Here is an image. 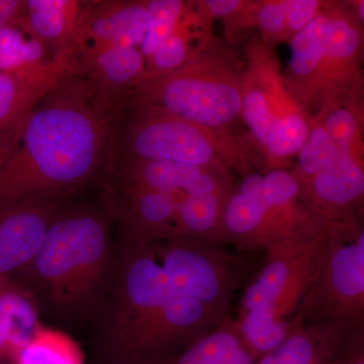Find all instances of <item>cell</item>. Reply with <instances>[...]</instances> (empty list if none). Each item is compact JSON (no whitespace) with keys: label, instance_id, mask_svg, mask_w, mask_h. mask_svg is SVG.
<instances>
[{"label":"cell","instance_id":"obj_1","mask_svg":"<svg viewBox=\"0 0 364 364\" xmlns=\"http://www.w3.org/2000/svg\"><path fill=\"white\" fill-rule=\"evenodd\" d=\"M117 121L98 111L85 86L38 105L21 123L0 173V208L35 193H72L105 173L116 149Z\"/></svg>","mask_w":364,"mask_h":364},{"label":"cell","instance_id":"obj_2","mask_svg":"<svg viewBox=\"0 0 364 364\" xmlns=\"http://www.w3.org/2000/svg\"><path fill=\"white\" fill-rule=\"evenodd\" d=\"M100 305L105 346L126 359L189 346L215 326L205 306L172 286L152 244L119 247L116 272Z\"/></svg>","mask_w":364,"mask_h":364},{"label":"cell","instance_id":"obj_3","mask_svg":"<svg viewBox=\"0 0 364 364\" xmlns=\"http://www.w3.org/2000/svg\"><path fill=\"white\" fill-rule=\"evenodd\" d=\"M112 218L88 205H66L48 228L33 259L13 275L40 311L70 321L100 305L116 272Z\"/></svg>","mask_w":364,"mask_h":364},{"label":"cell","instance_id":"obj_4","mask_svg":"<svg viewBox=\"0 0 364 364\" xmlns=\"http://www.w3.org/2000/svg\"><path fill=\"white\" fill-rule=\"evenodd\" d=\"M296 318L334 342L363 336L364 232L355 218L323 224L312 280Z\"/></svg>","mask_w":364,"mask_h":364},{"label":"cell","instance_id":"obj_5","mask_svg":"<svg viewBox=\"0 0 364 364\" xmlns=\"http://www.w3.org/2000/svg\"><path fill=\"white\" fill-rule=\"evenodd\" d=\"M242 77L230 53L208 45L177 70L144 82L128 109H148L221 130L241 114Z\"/></svg>","mask_w":364,"mask_h":364},{"label":"cell","instance_id":"obj_6","mask_svg":"<svg viewBox=\"0 0 364 364\" xmlns=\"http://www.w3.org/2000/svg\"><path fill=\"white\" fill-rule=\"evenodd\" d=\"M130 119L117 133L116 151L136 159L200 167H224L222 145L214 132L165 112L128 109Z\"/></svg>","mask_w":364,"mask_h":364},{"label":"cell","instance_id":"obj_7","mask_svg":"<svg viewBox=\"0 0 364 364\" xmlns=\"http://www.w3.org/2000/svg\"><path fill=\"white\" fill-rule=\"evenodd\" d=\"M152 247L172 286L220 318H228L244 272L238 258L195 241H157Z\"/></svg>","mask_w":364,"mask_h":364},{"label":"cell","instance_id":"obj_8","mask_svg":"<svg viewBox=\"0 0 364 364\" xmlns=\"http://www.w3.org/2000/svg\"><path fill=\"white\" fill-rule=\"evenodd\" d=\"M321 228L322 223L309 215L293 234L267 248V259L254 282L279 324H291L287 320L299 312L310 287Z\"/></svg>","mask_w":364,"mask_h":364},{"label":"cell","instance_id":"obj_9","mask_svg":"<svg viewBox=\"0 0 364 364\" xmlns=\"http://www.w3.org/2000/svg\"><path fill=\"white\" fill-rule=\"evenodd\" d=\"M76 76L85 78L91 102L102 112L119 119L134 91L146 78L140 49L85 42L74 53Z\"/></svg>","mask_w":364,"mask_h":364},{"label":"cell","instance_id":"obj_10","mask_svg":"<svg viewBox=\"0 0 364 364\" xmlns=\"http://www.w3.org/2000/svg\"><path fill=\"white\" fill-rule=\"evenodd\" d=\"M104 174L105 184L153 193L202 196L230 191L224 167L136 159L116 151Z\"/></svg>","mask_w":364,"mask_h":364},{"label":"cell","instance_id":"obj_11","mask_svg":"<svg viewBox=\"0 0 364 364\" xmlns=\"http://www.w3.org/2000/svg\"><path fill=\"white\" fill-rule=\"evenodd\" d=\"M72 193H35L0 208V277H13L39 250L53 220Z\"/></svg>","mask_w":364,"mask_h":364},{"label":"cell","instance_id":"obj_12","mask_svg":"<svg viewBox=\"0 0 364 364\" xmlns=\"http://www.w3.org/2000/svg\"><path fill=\"white\" fill-rule=\"evenodd\" d=\"M105 212L119 224L121 246L143 247L168 240L179 203L186 196L105 184Z\"/></svg>","mask_w":364,"mask_h":364},{"label":"cell","instance_id":"obj_13","mask_svg":"<svg viewBox=\"0 0 364 364\" xmlns=\"http://www.w3.org/2000/svg\"><path fill=\"white\" fill-rule=\"evenodd\" d=\"M330 23L324 56L314 82L311 105L320 100L322 117L345 97L353 82L354 71L363 48V30L355 16L336 4H329ZM310 105V107H311Z\"/></svg>","mask_w":364,"mask_h":364},{"label":"cell","instance_id":"obj_14","mask_svg":"<svg viewBox=\"0 0 364 364\" xmlns=\"http://www.w3.org/2000/svg\"><path fill=\"white\" fill-rule=\"evenodd\" d=\"M364 172L360 155L338 150L334 161L301 186L309 214L324 223L353 219L363 200Z\"/></svg>","mask_w":364,"mask_h":364},{"label":"cell","instance_id":"obj_15","mask_svg":"<svg viewBox=\"0 0 364 364\" xmlns=\"http://www.w3.org/2000/svg\"><path fill=\"white\" fill-rule=\"evenodd\" d=\"M73 59L57 55L52 63L23 74L0 72V145L18 136L26 117L64 81L75 77Z\"/></svg>","mask_w":364,"mask_h":364},{"label":"cell","instance_id":"obj_16","mask_svg":"<svg viewBox=\"0 0 364 364\" xmlns=\"http://www.w3.org/2000/svg\"><path fill=\"white\" fill-rule=\"evenodd\" d=\"M149 23L147 1H85L76 47L81 43L121 46L139 49Z\"/></svg>","mask_w":364,"mask_h":364},{"label":"cell","instance_id":"obj_17","mask_svg":"<svg viewBox=\"0 0 364 364\" xmlns=\"http://www.w3.org/2000/svg\"><path fill=\"white\" fill-rule=\"evenodd\" d=\"M329 23V4H325L317 18L289 41L291 59L284 85L305 114L310 107L314 82L324 56Z\"/></svg>","mask_w":364,"mask_h":364},{"label":"cell","instance_id":"obj_18","mask_svg":"<svg viewBox=\"0 0 364 364\" xmlns=\"http://www.w3.org/2000/svg\"><path fill=\"white\" fill-rule=\"evenodd\" d=\"M40 313L25 287L14 277H0V364H11L42 327Z\"/></svg>","mask_w":364,"mask_h":364},{"label":"cell","instance_id":"obj_19","mask_svg":"<svg viewBox=\"0 0 364 364\" xmlns=\"http://www.w3.org/2000/svg\"><path fill=\"white\" fill-rule=\"evenodd\" d=\"M85 6L79 0H25L23 18L53 58L74 55Z\"/></svg>","mask_w":364,"mask_h":364},{"label":"cell","instance_id":"obj_20","mask_svg":"<svg viewBox=\"0 0 364 364\" xmlns=\"http://www.w3.org/2000/svg\"><path fill=\"white\" fill-rule=\"evenodd\" d=\"M231 193L186 196L177 210L168 240H186L214 245L224 240L223 213Z\"/></svg>","mask_w":364,"mask_h":364},{"label":"cell","instance_id":"obj_21","mask_svg":"<svg viewBox=\"0 0 364 364\" xmlns=\"http://www.w3.org/2000/svg\"><path fill=\"white\" fill-rule=\"evenodd\" d=\"M269 203L263 196V176L244 177L237 193H231L223 213V228L226 239L249 247L259 229Z\"/></svg>","mask_w":364,"mask_h":364},{"label":"cell","instance_id":"obj_22","mask_svg":"<svg viewBox=\"0 0 364 364\" xmlns=\"http://www.w3.org/2000/svg\"><path fill=\"white\" fill-rule=\"evenodd\" d=\"M52 55L35 35L23 16L0 28V72L23 74L52 63Z\"/></svg>","mask_w":364,"mask_h":364},{"label":"cell","instance_id":"obj_23","mask_svg":"<svg viewBox=\"0 0 364 364\" xmlns=\"http://www.w3.org/2000/svg\"><path fill=\"white\" fill-rule=\"evenodd\" d=\"M198 16L186 9L173 32L160 45L149 58L146 59V78L144 82L155 80L181 68L205 48L193 46L200 37L193 32ZM143 82V83H144Z\"/></svg>","mask_w":364,"mask_h":364},{"label":"cell","instance_id":"obj_24","mask_svg":"<svg viewBox=\"0 0 364 364\" xmlns=\"http://www.w3.org/2000/svg\"><path fill=\"white\" fill-rule=\"evenodd\" d=\"M11 364H85L80 345L70 335L42 326Z\"/></svg>","mask_w":364,"mask_h":364},{"label":"cell","instance_id":"obj_25","mask_svg":"<svg viewBox=\"0 0 364 364\" xmlns=\"http://www.w3.org/2000/svg\"><path fill=\"white\" fill-rule=\"evenodd\" d=\"M244 344L238 323L227 318L212 332L186 347L174 364H224Z\"/></svg>","mask_w":364,"mask_h":364},{"label":"cell","instance_id":"obj_26","mask_svg":"<svg viewBox=\"0 0 364 364\" xmlns=\"http://www.w3.org/2000/svg\"><path fill=\"white\" fill-rule=\"evenodd\" d=\"M238 325L247 346L260 352L274 350L294 328V322L291 325L277 322L269 306L242 312Z\"/></svg>","mask_w":364,"mask_h":364},{"label":"cell","instance_id":"obj_27","mask_svg":"<svg viewBox=\"0 0 364 364\" xmlns=\"http://www.w3.org/2000/svg\"><path fill=\"white\" fill-rule=\"evenodd\" d=\"M338 149L326 130L322 119H310V133L305 145L299 152L298 176L299 188L314 176L324 171L337 156Z\"/></svg>","mask_w":364,"mask_h":364},{"label":"cell","instance_id":"obj_28","mask_svg":"<svg viewBox=\"0 0 364 364\" xmlns=\"http://www.w3.org/2000/svg\"><path fill=\"white\" fill-rule=\"evenodd\" d=\"M310 133V119L301 109L275 119L264 153L270 163L299 154Z\"/></svg>","mask_w":364,"mask_h":364},{"label":"cell","instance_id":"obj_29","mask_svg":"<svg viewBox=\"0 0 364 364\" xmlns=\"http://www.w3.org/2000/svg\"><path fill=\"white\" fill-rule=\"evenodd\" d=\"M241 114L252 132L254 138L265 151L274 126L275 117L264 91L251 72L243 77L242 82Z\"/></svg>","mask_w":364,"mask_h":364},{"label":"cell","instance_id":"obj_30","mask_svg":"<svg viewBox=\"0 0 364 364\" xmlns=\"http://www.w3.org/2000/svg\"><path fill=\"white\" fill-rule=\"evenodd\" d=\"M188 4L181 0H149L147 1L149 23L140 49L144 58L154 54L160 45L173 32Z\"/></svg>","mask_w":364,"mask_h":364},{"label":"cell","instance_id":"obj_31","mask_svg":"<svg viewBox=\"0 0 364 364\" xmlns=\"http://www.w3.org/2000/svg\"><path fill=\"white\" fill-rule=\"evenodd\" d=\"M326 337L312 328L294 320V328L287 339L258 364H313L317 355V345Z\"/></svg>","mask_w":364,"mask_h":364},{"label":"cell","instance_id":"obj_32","mask_svg":"<svg viewBox=\"0 0 364 364\" xmlns=\"http://www.w3.org/2000/svg\"><path fill=\"white\" fill-rule=\"evenodd\" d=\"M318 119H322L337 149L349 151L361 156L360 116L353 107L338 105Z\"/></svg>","mask_w":364,"mask_h":364},{"label":"cell","instance_id":"obj_33","mask_svg":"<svg viewBox=\"0 0 364 364\" xmlns=\"http://www.w3.org/2000/svg\"><path fill=\"white\" fill-rule=\"evenodd\" d=\"M289 0L264 1L256 7L254 23L268 40H284Z\"/></svg>","mask_w":364,"mask_h":364},{"label":"cell","instance_id":"obj_34","mask_svg":"<svg viewBox=\"0 0 364 364\" xmlns=\"http://www.w3.org/2000/svg\"><path fill=\"white\" fill-rule=\"evenodd\" d=\"M324 4L318 0H289L284 40L291 41L314 18H317L325 6Z\"/></svg>","mask_w":364,"mask_h":364},{"label":"cell","instance_id":"obj_35","mask_svg":"<svg viewBox=\"0 0 364 364\" xmlns=\"http://www.w3.org/2000/svg\"><path fill=\"white\" fill-rule=\"evenodd\" d=\"M200 4V6L202 7L200 13L227 18L244 13L245 9L250 6V2L241 0H207Z\"/></svg>","mask_w":364,"mask_h":364},{"label":"cell","instance_id":"obj_36","mask_svg":"<svg viewBox=\"0 0 364 364\" xmlns=\"http://www.w3.org/2000/svg\"><path fill=\"white\" fill-rule=\"evenodd\" d=\"M25 0H0V28L23 14Z\"/></svg>","mask_w":364,"mask_h":364},{"label":"cell","instance_id":"obj_37","mask_svg":"<svg viewBox=\"0 0 364 364\" xmlns=\"http://www.w3.org/2000/svg\"><path fill=\"white\" fill-rule=\"evenodd\" d=\"M224 364H253V358L245 346L239 349L231 358L228 359Z\"/></svg>","mask_w":364,"mask_h":364},{"label":"cell","instance_id":"obj_38","mask_svg":"<svg viewBox=\"0 0 364 364\" xmlns=\"http://www.w3.org/2000/svg\"><path fill=\"white\" fill-rule=\"evenodd\" d=\"M18 136L13 139V140L9 141V142L0 145V173H1L2 168H4V164H6L7 158L9 157L14 147H16Z\"/></svg>","mask_w":364,"mask_h":364},{"label":"cell","instance_id":"obj_39","mask_svg":"<svg viewBox=\"0 0 364 364\" xmlns=\"http://www.w3.org/2000/svg\"><path fill=\"white\" fill-rule=\"evenodd\" d=\"M354 16H355L356 20L359 21V23L363 25L364 20V1L361 0V1L356 2L355 9H354Z\"/></svg>","mask_w":364,"mask_h":364},{"label":"cell","instance_id":"obj_40","mask_svg":"<svg viewBox=\"0 0 364 364\" xmlns=\"http://www.w3.org/2000/svg\"><path fill=\"white\" fill-rule=\"evenodd\" d=\"M353 364H364L363 359H359V360L355 361Z\"/></svg>","mask_w":364,"mask_h":364},{"label":"cell","instance_id":"obj_41","mask_svg":"<svg viewBox=\"0 0 364 364\" xmlns=\"http://www.w3.org/2000/svg\"><path fill=\"white\" fill-rule=\"evenodd\" d=\"M313 364H315V363H314Z\"/></svg>","mask_w":364,"mask_h":364}]
</instances>
